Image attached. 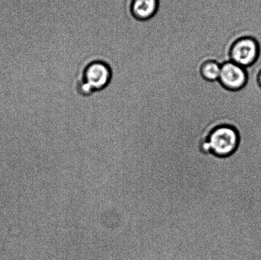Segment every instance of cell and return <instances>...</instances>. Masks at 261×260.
Segmentation results:
<instances>
[{
	"label": "cell",
	"mask_w": 261,
	"mask_h": 260,
	"mask_svg": "<svg viewBox=\"0 0 261 260\" xmlns=\"http://www.w3.org/2000/svg\"><path fill=\"white\" fill-rule=\"evenodd\" d=\"M201 152L219 158L231 156L240 146L239 131L234 127L224 125L216 127L208 136L198 142Z\"/></svg>",
	"instance_id": "1"
},
{
	"label": "cell",
	"mask_w": 261,
	"mask_h": 260,
	"mask_svg": "<svg viewBox=\"0 0 261 260\" xmlns=\"http://www.w3.org/2000/svg\"><path fill=\"white\" fill-rule=\"evenodd\" d=\"M247 80V75L245 68L231 61L221 65L219 81L225 88L231 91L240 90L246 84Z\"/></svg>",
	"instance_id": "4"
},
{
	"label": "cell",
	"mask_w": 261,
	"mask_h": 260,
	"mask_svg": "<svg viewBox=\"0 0 261 260\" xmlns=\"http://www.w3.org/2000/svg\"><path fill=\"white\" fill-rule=\"evenodd\" d=\"M258 81H259V83L261 88V71L259 75V77H258Z\"/></svg>",
	"instance_id": "7"
},
{
	"label": "cell",
	"mask_w": 261,
	"mask_h": 260,
	"mask_svg": "<svg viewBox=\"0 0 261 260\" xmlns=\"http://www.w3.org/2000/svg\"><path fill=\"white\" fill-rule=\"evenodd\" d=\"M161 0H129V10L135 19L147 20L160 9Z\"/></svg>",
	"instance_id": "5"
},
{
	"label": "cell",
	"mask_w": 261,
	"mask_h": 260,
	"mask_svg": "<svg viewBox=\"0 0 261 260\" xmlns=\"http://www.w3.org/2000/svg\"><path fill=\"white\" fill-rule=\"evenodd\" d=\"M259 52V45L256 41L250 37L242 38L232 46L230 57L232 62L245 68L255 63Z\"/></svg>",
	"instance_id": "3"
},
{
	"label": "cell",
	"mask_w": 261,
	"mask_h": 260,
	"mask_svg": "<svg viewBox=\"0 0 261 260\" xmlns=\"http://www.w3.org/2000/svg\"><path fill=\"white\" fill-rule=\"evenodd\" d=\"M221 65L216 61H209L204 63L201 68V74L205 80L215 81L219 80Z\"/></svg>",
	"instance_id": "6"
},
{
	"label": "cell",
	"mask_w": 261,
	"mask_h": 260,
	"mask_svg": "<svg viewBox=\"0 0 261 260\" xmlns=\"http://www.w3.org/2000/svg\"><path fill=\"white\" fill-rule=\"evenodd\" d=\"M112 79L111 65L106 61L94 60L87 64L76 81V90L81 95L90 96L106 89Z\"/></svg>",
	"instance_id": "2"
}]
</instances>
